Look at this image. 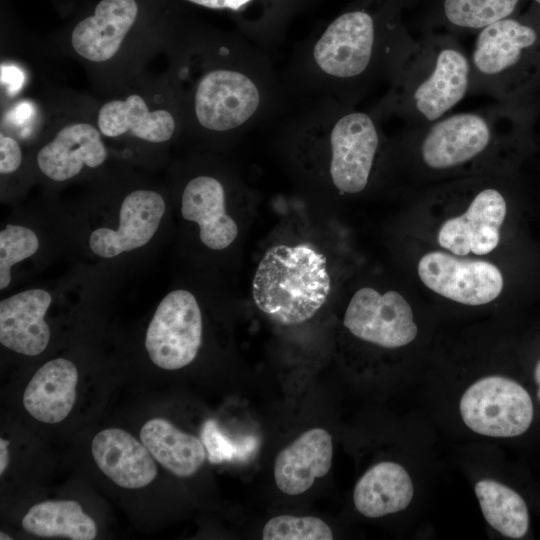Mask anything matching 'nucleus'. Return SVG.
<instances>
[{
	"label": "nucleus",
	"mask_w": 540,
	"mask_h": 540,
	"mask_svg": "<svg viewBox=\"0 0 540 540\" xmlns=\"http://www.w3.org/2000/svg\"><path fill=\"white\" fill-rule=\"evenodd\" d=\"M407 0H356L296 53L290 88L357 104L381 81L411 35L400 14Z\"/></svg>",
	"instance_id": "nucleus-1"
},
{
	"label": "nucleus",
	"mask_w": 540,
	"mask_h": 540,
	"mask_svg": "<svg viewBox=\"0 0 540 540\" xmlns=\"http://www.w3.org/2000/svg\"><path fill=\"white\" fill-rule=\"evenodd\" d=\"M384 96L370 110L380 121L428 125L450 113L470 93L469 55L453 34L430 30L412 36L397 55Z\"/></svg>",
	"instance_id": "nucleus-2"
},
{
	"label": "nucleus",
	"mask_w": 540,
	"mask_h": 540,
	"mask_svg": "<svg viewBox=\"0 0 540 540\" xmlns=\"http://www.w3.org/2000/svg\"><path fill=\"white\" fill-rule=\"evenodd\" d=\"M300 157L321 163L322 175L343 194L364 191L385 143L381 121L369 110L312 96L282 124Z\"/></svg>",
	"instance_id": "nucleus-3"
},
{
	"label": "nucleus",
	"mask_w": 540,
	"mask_h": 540,
	"mask_svg": "<svg viewBox=\"0 0 540 540\" xmlns=\"http://www.w3.org/2000/svg\"><path fill=\"white\" fill-rule=\"evenodd\" d=\"M284 94V83L265 53L243 35L223 45L220 61L208 64L197 77L192 113L208 132L245 131L275 114Z\"/></svg>",
	"instance_id": "nucleus-4"
},
{
	"label": "nucleus",
	"mask_w": 540,
	"mask_h": 540,
	"mask_svg": "<svg viewBox=\"0 0 540 540\" xmlns=\"http://www.w3.org/2000/svg\"><path fill=\"white\" fill-rule=\"evenodd\" d=\"M518 122L505 104L448 114L428 125L408 127L403 142L422 168L448 173L491 159L516 135Z\"/></svg>",
	"instance_id": "nucleus-5"
},
{
	"label": "nucleus",
	"mask_w": 540,
	"mask_h": 540,
	"mask_svg": "<svg viewBox=\"0 0 540 540\" xmlns=\"http://www.w3.org/2000/svg\"><path fill=\"white\" fill-rule=\"evenodd\" d=\"M330 287L323 254L307 245H277L261 259L252 294L256 306L271 320L298 325L324 305Z\"/></svg>",
	"instance_id": "nucleus-6"
},
{
	"label": "nucleus",
	"mask_w": 540,
	"mask_h": 540,
	"mask_svg": "<svg viewBox=\"0 0 540 540\" xmlns=\"http://www.w3.org/2000/svg\"><path fill=\"white\" fill-rule=\"evenodd\" d=\"M538 42V32L512 16L478 31L469 55L470 93L504 103L512 99L523 85V66Z\"/></svg>",
	"instance_id": "nucleus-7"
},
{
	"label": "nucleus",
	"mask_w": 540,
	"mask_h": 540,
	"mask_svg": "<svg viewBox=\"0 0 540 540\" xmlns=\"http://www.w3.org/2000/svg\"><path fill=\"white\" fill-rule=\"evenodd\" d=\"M461 417L472 431L490 437H516L533 420V402L516 381L487 376L473 383L462 395Z\"/></svg>",
	"instance_id": "nucleus-8"
},
{
	"label": "nucleus",
	"mask_w": 540,
	"mask_h": 540,
	"mask_svg": "<svg viewBox=\"0 0 540 540\" xmlns=\"http://www.w3.org/2000/svg\"><path fill=\"white\" fill-rule=\"evenodd\" d=\"M202 332L196 298L189 291L174 290L159 303L146 332L145 347L156 366L177 370L196 358Z\"/></svg>",
	"instance_id": "nucleus-9"
},
{
	"label": "nucleus",
	"mask_w": 540,
	"mask_h": 540,
	"mask_svg": "<svg viewBox=\"0 0 540 540\" xmlns=\"http://www.w3.org/2000/svg\"><path fill=\"white\" fill-rule=\"evenodd\" d=\"M420 280L452 301L477 306L496 299L503 289L499 268L484 260L459 258L442 251L428 252L418 262Z\"/></svg>",
	"instance_id": "nucleus-10"
},
{
	"label": "nucleus",
	"mask_w": 540,
	"mask_h": 540,
	"mask_svg": "<svg viewBox=\"0 0 540 540\" xmlns=\"http://www.w3.org/2000/svg\"><path fill=\"white\" fill-rule=\"evenodd\" d=\"M343 324L355 337L384 348L405 346L416 338L418 331L413 311L400 293L381 294L371 287L355 292Z\"/></svg>",
	"instance_id": "nucleus-11"
},
{
	"label": "nucleus",
	"mask_w": 540,
	"mask_h": 540,
	"mask_svg": "<svg viewBox=\"0 0 540 540\" xmlns=\"http://www.w3.org/2000/svg\"><path fill=\"white\" fill-rule=\"evenodd\" d=\"M507 212L503 194L495 187H484L473 196L466 211L446 220L439 229V245L458 256L470 252L485 255L500 240V227Z\"/></svg>",
	"instance_id": "nucleus-12"
},
{
	"label": "nucleus",
	"mask_w": 540,
	"mask_h": 540,
	"mask_svg": "<svg viewBox=\"0 0 540 540\" xmlns=\"http://www.w3.org/2000/svg\"><path fill=\"white\" fill-rule=\"evenodd\" d=\"M165 209V201L159 193L131 192L121 204L119 227L93 231L89 238L90 249L100 257L111 258L144 246L156 233Z\"/></svg>",
	"instance_id": "nucleus-13"
},
{
	"label": "nucleus",
	"mask_w": 540,
	"mask_h": 540,
	"mask_svg": "<svg viewBox=\"0 0 540 540\" xmlns=\"http://www.w3.org/2000/svg\"><path fill=\"white\" fill-rule=\"evenodd\" d=\"M91 452L98 468L122 488L145 487L157 476L149 450L125 430L108 428L98 432L92 440Z\"/></svg>",
	"instance_id": "nucleus-14"
},
{
	"label": "nucleus",
	"mask_w": 540,
	"mask_h": 540,
	"mask_svg": "<svg viewBox=\"0 0 540 540\" xmlns=\"http://www.w3.org/2000/svg\"><path fill=\"white\" fill-rule=\"evenodd\" d=\"M52 302L42 289H30L0 302V342L6 348L27 356L42 353L50 340L44 316Z\"/></svg>",
	"instance_id": "nucleus-15"
},
{
	"label": "nucleus",
	"mask_w": 540,
	"mask_h": 540,
	"mask_svg": "<svg viewBox=\"0 0 540 540\" xmlns=\"http://www.w3.org/2000/svg\"><path fill=\"white\" fill-rule=\"evenodd\" d=\"M138 14L135 0H101L92 16L72 31L71 45L81 57L104 62L119 51Z\"/></svg>",
	"instance_id": "nucleus-16"
},
{
	"label": "nucleus",
	"mask_w": 540,
	"mask_h": 540,
	"mask_svg": "<svg viewBox=\"0 0 540 540\" xmlns=\"http://www.w3.org/2000/svg\"><path fill=\"white\" fill-rule=\"evenodd\" d=\"M107 149L100 130L85 122L62 127L52 141L37 154L41 172L54 181L73 178L84 166L95 168L104 163Z\"/></svg>",
	"instance_id": "nucleus-17"
},
{
	"label": "nucleus",
	"mask_w": 540,
	"mask_h": 540,
	"mask_svg": "<svg viewBox=\"0 0 540 540\" xmlns=\"http://www.w3.org/2000/svg\"><path fill=\"white\" fill-rule=\"evenodd\" d=\"M225 200L223 184L209 175L192 178L182 193L183 218L198 224L200 240L213 250L227 248L238 235L236 222L226 212Z\"/></svg>",
	"instance_id": "nucleus-18"
},
{
	"label": "nucleus",
	"mask_w": 540,
	"mask_h": 540,
	"mask_svg": "<svg viewBox=\"0 0 540 540\" xmlns=\"http://www.w3.org/2000/svg\"><path fill=\"white\" fill-rule=\"evenodd\" d=\"M332 458L331 435L322 428L310 429L277 455L275 483L287 495L302 494L329 472Z\"/></svg>",
	"instance_id": "nucleus-19"
},
{
	"label": "nucleus",
	"mask_w": 540,
	"mask_h": 540,
	"mask_svg": "<svg viewBox=\"0 0 540 540\" xmlns=\"http://www.w3.org/2000/svg\"><path fill=\"white\" fill-rule=\"evenodd\" d=\"M78 371L69 360L57 358L37 370L23 394L26 411L36 420L55 424L71 412L76 400Z\"/></svg>",
	"instance_id": "nucleus-20"
},
{
	"label": "nucleus",
	"mask_w": 540,
	"mask_h": 540,
	"mask_svg": "<svg viewBox=\"0 0 540 540\" xmlns=\"http://www.w3.org/2000/svg\"><path fill=\"white\" fill-rule=\"evenodd\" d=\"M97 123L100 132L107 137L129 133L152 143L170 140L177 126L173 113L166 109L151 111L144 98L137 94L102 105Z\"/></svg>",
	"instance_id": "nucleus-21"
},
{
	"label": "nucleus",
	"mask_w": 540,
	"mask_h": 540,
	"mask_svg": "<svg viewBox=\"0 0 540 540\" xmlns=\"http://www.w3.org/2000/svg\"><path fill=\"white\" fill-rule=\"evenodd\" d=\"M234 16L243 35L258 43L281 36L289 21L311 0H186Z\"/></svg>",
	"instance_id": "nucleus-22"
},
{
	"label": "nucleus",
	"mask_w": 540,
	"mask_h": 540,
	"mask_svg": "<svg viewBox=\"0 0 540 540\" xmlns=\"http://www.w3.org/2000/svg\"><path fill=\"white\" fill-rule=\"evenodd\" d=\"M413 494V483L404 467L385 461L372 466L357 481L353 500L359 513L379 518L406 509Z\"/></svg>",
	"instance_id": "nucleus-23"
},
{
	"label": "nucleus",
	"mask_w": 540,
	"mask_h": 540,
	"mask_svg": "<svg viewBox=\"0 0 540 540\" xmlns=\"http://www.w3.org/2000/svg\"><path fill=\"white\" fill-rule=\"evenodd\" d=\"M140 440L164 468L178 477L195 474L206 458L205 446L197 437L177 429L163 418L147 421Z\"/></svg>",
	"instance_id": "nucleus-24"
},
{
	"label": "nucleus",
	"mask_w": 540,
	"mask_h": 540,
	"mask_svg": "<svg viewBox=\"0 0 540 540\" xmlns=\"http://www.w3.org/2000/svg\"><path fill=\"white\" fill-rule=\"evenodd\" d=\"M22 527L39 537L92 540L97 535L94 520L73 500H50L33 505L23 517Z\"/></svg>",
	"instance_id": "nucleus-25"
},
{
	"label": "nucleus",
	"mask_w": 540,
	"mask_h": 540,
	"mask_svg": "<svg viewBox=\"0 0 540 540\" xmlns=\"http://www.w3.org/2000/svg\"><path fill=\"white\" fill-rule=\"evenodd\" d=\"M520 0H437L431 30L441 27L443 32L457 37L463 33H477L484 27L512 16ZM429 31V30H428Z\"/></svg>",
	"instance_id": "nucleus-26"
},
{
	"label": "nucleus",
	"mask_w": 540,
	"mask_h": 540,
	"mask_svg": "<svg viewBox=\"0 0 540 540\" xmlns=\"http://www.w3.org/2000/svg\"><path fill=\"white\" fill-rule=\"evenodd\" d=\"M485 520L502 535L522 538L529 528V513L524 499L510 487L484 479L475 485Z\"/></svg>",
	"instance_id": "nucleus-27"
},
{
	"label": "nucleus",
	"mask_w": 540,
	"mask_h": 540,
	"mask_svg": "<svg viewBox=\"0 0 540 540\" xmlns=\"http://www.w3.org/2000/svg\"><path fill=\"white\" fill-rule=\"evenodd\" d=\"M263 540H331V528L320 518L280 515L271 518L262 531Z\"/></svg>",
	"instance_id": "nucleus-28"
},
{
	"label": "nucleus",
	"mask_w": 540,
	"mask_h": 540,
	"mask_svg": "<svg viewBox=\"0 0 540 540\" xmlns=\"http://www.w3.org/2000/svg\"><path fill=\"white\" fill-rule=\"evenodd\" d=\"M39 241L29 228L8 224L0 232V288H6L11 281V268L17 262L36 253Z\"/></svg>",
	"instance_id": "nucleus-29"
},
{
	"label": "nucleus",
	"mask_w": 540,
	"mask_h": 540,
	"mask_svg": "<svg viewBox=\"0 0 540 540\" xmlns=\"http://www.w3.org/2000/svg\"><path fill=\"white\" fill-rule=\"evenodd\" d=\"M202 440L207 449L209 461L214 464L225 460L242 459L249 457L256 449V440L248 437L240 441H232L225 436L213 420L204 424Z\"/></svg>",
	"instance_id": "nucleus-30"
},
{
	"label": "nucleus",
	"mask_w": 540,
	"mask_h": 540,
	"mask_svg": "<svg viewBox=\"0 0 540 540\" xmlns=\"http://www.w3.org/2000/svg\"><path fill=\"white\" fill-rule=\"evenodd\" d=\"M22 161V152L18 142L3 133L0 134V172L10 174L16 171Z\"/></svg>",
	"instance_id": "nucleus-31"
},
{
	"label": "nucleus",
	"mask_w": 540,
	"mask_h": 540,
	"mask_svg": "<svg viewBox=\"0 0 540 540\" xmlns=\"http://www.w3.org/2000/svg\"><path fill=\"white\" fill-rule=\"evenodd\" d=\"M9 441L0 438V474L2 475L9 463Z\"/></svg>",
	"instance_id": "nucleus-32"
},
{
	"label": "nucleus",
	"mask_w": 540,
	"mask_h": 540,
	"mask_svg": "<svg viewBox=\"0 0 540 540\" xmlns=\"http://www.w3.org/2000/svg\"><path fill=\"white\" fill-rule=\"evenodd\" d=\"M534 379L538 385V390H537V397L540 401V360L537 362L536 366H535V369H534Z\"/></svg>",
	"instance_id": "nucleus-33"
},
{
	"label": "nucleus",
	"mask_w": 540,
	"mask_h": 540,
	"mask_svg": "<svg viewBox=\"0 0 540 540\" xmlns=\"http://www.w3.org/2000/svg\"><path fill=\"white\" fill-rule=\"evenodd\" d=\"M0 539L1 540H11L12 537L4 533L3 531L0 532Z\"/></svg>",
	"instance_id": "nucleus-34"
},
{
	"label": "nucleus",
	"mask_w": 540,
	"mask_h": 540,
	"mask_svg": "<svg viewBox=\"0 0 540 540\" xmlns=\"http://www.w3.org/2000/svg\"><path fill=\"white\" fill-rule=\"evenodd\" d=\"M534 1L540 5V0H534Z\"/></svg>",
	"instance_id": "nucleus-35"
}]
</instances>
